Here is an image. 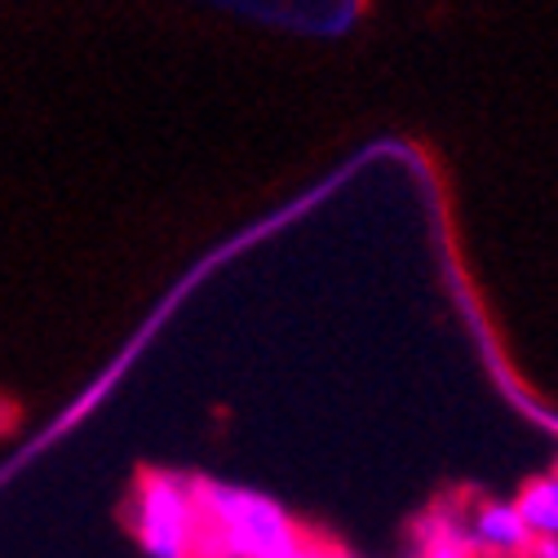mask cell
I'll use <instances>...</instances> for the list:
<instances>
[{
	"label": "cell",
	"mask_w": 558,
	"mask_h": 558,
	"mask_svg": "<svg viewBox=\"0 0 558 558\" xmlns=\"http://www.w3.org/2000/svg\"><path fill=\"white\" fill-rule=\"evenodd\" d=\"M478 541L465 514L439 506L416 523V558H474Z\"/></svg>",
	"instance_id": "3"
},
{
	"label": "cell",
	"mask_w": 558,
	"mask_h": 558,
	"mask_svg": "<svg viewBox=\"0 0 558 558\" xmlns=\"http://www.w3.org/2000/svg\"><path fill=\"white\" fill-rule=\"evenodd\" d=\"M532 558H558V541H549V536H541V541L532 545Z\"/></svg>",
	"instance_id": "7"
},
{
	"label": "cell",
	"mask_w": 558,
	"mask_h": 558,
	"mask_svg": "<svg viewBox=\"0 0 558 558\" xmlns=\"http://www.w3.org/2000/svg\"><path fill=\"white\" fill-rule=\"evenodd\" d=\"M195 558H204V554H195Z\"/></svg>",
	"instance_id": "8"
},
{
	"label": "cell",
	"mask_w": 558,
	"mask_h": 558,
	"mask_svg": "<svg viewBox=\"0 0 558 558\" xmlns=\"http://www.w3.org/2000/svg\"><path fill=\"white\" fill-rule=\"evenodd\" d=\"M133 532L147 558H195L204 541L199 483L182 474H147L133 497Z\"/></svg>",
	"instance_id": "2"
},
{
	"label": "cell",
	"mask_w": 558,
	"mask_h": 558,
	"mask_svg": "<svg viewBox=\"0 0 558 558\" xmlns=\"http://www.w3.org/2000/svg\"><path fill=\"white\" fill-rule=\"evenodd\" d=\"M204 558H302L306 536L293 514L266 493L235 483H199Z\"/></svg>",
	"instance_id": "1"
},
{
	"label": "cell",
	"mask_w": 558,
	"mask_h": 558,
	"mask_svg": "<svg viewBox=\"0 0 558 558\" xmlns=\"http://www.w3.org/2000/svg\"><path fill=\"white\" fill-rule=\"evenodd\" d=\"M470 527H474L478 549H497V554H532V541H536L532 527L523 523L519 506H506V501L478 506Z\"/></svg>",
	"instance_id": "4"
},
{
	"label": "cell",
	"mask_w": 558,
	"mask_h": 558,
	"mask_svg": "<svg viewBox=\"0 0 558 558\" xmlns=\"http://www.w3.org/2000/svg\"><path fill=\"white\" fill-rule=\"evenodd\" d=\"M302 558H351V554H341V549H332V545H306Z\"/></svg>",
	"instance_id": "6"
},
{
	"label": "cell",
	"mask_w": 558,
	"mask_h": 558,
	"mask_svg": "<svg viewBox=\"0 0 558 558\" xmlns=\"http://www.w3.org/2000/svg\"><path fill=\"white\" fill-rule=\"evenodd\" d=\"M519 514L532 527V536L558 541V474H541L519 493Z\"/></svg>",
	"instance_id": "5"
}]
</instances>
